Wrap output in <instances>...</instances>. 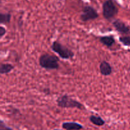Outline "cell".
I'll use <instances>...</instances> for the list:
<instances>
[{
    "mask_svg": "<svg viewBox=\"0 0 130 130\" xmlns=\"http://www.w3.org/2000/svg\"><path fill=\"white\" fill-rule=\"evenodd\" d=\"M54 130H62V129H55Z\"/></svg>",
    "mask_w": 130,
    "mask_h": 130,
    "instance_id": "cell-17",
    "label": "cell"
},
{
    "mask_svg": "<svg viewBox=\"0 0 130 130\" xmlns=\"http://www.w3.org/2000/svg\"><path fill=\"white\" fill-rule=\"evenodd\" d=\"M99 17L97 11L91 6H85L83 8L82 12L80 15V19L83 22H88L97 19Z\"/></svg>",
    "mask_w": 130,
    "mask_h": 130,
    "instance_id": "cell-5",
    "label": "cell"
},
{
    "mask_svg": "<svg viewBox=\"0 0 130 130\" xmlns=\"http://www.w3.org/2000/svg\"><path fill=\"white\" fill-rule=\"evenodd\" d=\"M6 33V29L5 27H3V25L0 26V38H2L5 35V34Z\"/></svg>",
    "mask_w": 130,
    "mask_h": 130,
    "instance_id": "cell-15",
    "label": "cell"
},
{
    "mask_svg": "<svg viewBox=\"0 0 130 130\" xmlns=\"http://www.w3.org/2000/svg\"><path fill=\"white\" fill-rule=\"evenodd\" d=\"M11 15L10 13H1L0 15V24H9L11 20Z\"/></svg>",
    "mask_w": 130,
    "mask_h": 130,
    "instance_id": "cell-12",
    "label": "cell"
},
{
    "mask_svg": "<svg viewBox=\"0 0 130 130\" xmlns=\"http://www.w3.org/2000/svg\"><path fill=\"white\" fill-rule=\"evenodd\" d=\"M15 66L10 63H1L0 65V74L6 75L11 72Z\"/></svg>",
    "mask_w": 130,
    "mask_h": 130,
    "instance_id": "cell-11",
    "label": "cell"
},
{
    "mask_svg": "<svg viewBox=\"0 0 130 130\" xmlns=\"http://www.w3.org/2000/svg\"><path fill=\"white\" fill-rule=\"evenodd\" d=\"M128 70H129V71H130V65H129V68H128Z\"/></svg>",
    "mask_w": 130,
    "mask_h": 130,
    "instance_id": "cell-18",
    "label": "cell"
},
{
    "mask_svg": "<svg viewBox=\"0 0 130 130\" xmlns=\"http://www.w3.org/2000/svg\"><path fill=\"white\" fill-rule=\"evenodd\" d=\"M39 66L46 70H58L60 67L59 58L55 55L46 53L39 57Z\"/></svg>",
    "mask_w": 130,
    "mask_h": 130,
    "instance_id": "cell-1",
    "label": "cell"
},
{
    "mask_svg": "<svg viewBox=\"0 0 130 130\" xmlns=\"http://www.w3.org/2000/svg\"><path fill=\"white\" fill-rule=\"evenodd\" d=\"M100 72L104 76H109L113 72V68L109 62L107 61H102L99 66Z\"/></svg>",
    "mask_w": 130,
    "mask_h": 130,
    "instance_id": "cell-7",
    "label": "cell"
},
{
    "mask_svg": "<svg viewBox=\"0 0 130 130\" xmlns=\"http://www.w3.org/2000/svg\"><path fill=\"white\" fill-rule=\"evenodd\" d=\"M43 92L44 93H45V94H50V90L49 89H44L43 90Z\"/></svg>",
    "mask_w": 130,
    "mask_h": 130,
    "instance_id": "cell-16",
    "label": "cell"
},
{
    "mask_svg": "<svg viewBox=\"0 0 130 130\" xmlns=\"http://www.w3.org/2000/svg\"><path fill=\"white\" fill-rule=\"evenodd\" d=\"M119 9L114 0H105L102 5V14L105 20L110 21L118 14Z\"/></svg>",
    "mask_w": 130,
    "mask_h": 130,
    "instance_id": "cell-3",
    "label": "cell"
},
{
    "mask_svg": "<svg viewBox=\"0 0 130 130\" xmlns=\"http://www.w3.org/2000/svg\"><path fill=\"white\" fill-rule=\"evenodd\" d=\"M90 121L93 124L95 125L96 126H103L105 125V121L99 115H91L89 117Z\"/></svg>",
    "mask_w": 130,
    "mask_h": 130,
    "instance_id": "cell-10",
    "label": "cell"
},
{
    "mask_svg": "<svg viewBox=\"0 0 130 130\" xmlns=\"http://www.w3.org/2000/svg\"><path fill=\"white\" fill-rule=\"evenodd\" d=\"M62 127L65 130H81L84 128L82 124L76 122H63Z\"/></svg>",
    "mask_w": 130,
    "mask_h": 130,
    "instance_id": "cell-8",
    "label": "cell"
},
{
    "mask_svg": "<svg viewBox=\"0 0 130 130\" xmlns=\"http://www.w3.org/2000/svg\"><path fill=\"white\" fill-rule=\"evenodd\" d=\"M99 41L104 45L106 46L107 48H111L116 43V40L114 36L108 35L101 36L99 38Z\"/></svg>",
    "mask_w": 130,
    "mask_h": 130,
    "instance_id": "cell-9",
    "label": "cell"
},
{
    "mask_svg": "<svg viewBox=\"0 0 130 130\" xmlns=\"http://www.w3.org/2000/svg\"><path fill=\"white\" fill-rule=\"evenodd\" d=\"M51 49L63 59H71L74 57V53L58 41H54L51 45Z\"/></svg>",
    "mask_w": 130,
    "mask_h": 130,
    "instance_id": "cell-4",
    "label": "cell"
},
{
    "mask_svg": "<svg viewBox=\"0 0 130 130\" xmlns=\"http://www.w3.org/2000/svg\"><path fill=\"white\" fill-rule=\"evenodd\" d=\"M119 40L123 45L130 47V36H120Z\"/></svg>",
    "mask_w": 130,
    "mask_h": 130,
    "instance_id": "cell-13",
    "label": "cell"
},
{
    "mask_svg": "<svg viewBox=\"0 0 130 130\" xmlns=\"http://www.w3.org/2000/svg\"><path fill=\"white\" fill-rule=\"evenodd\" d=\"M112 25L116 30L121 34H128L130 33V27L120 19L114 20L112 22Z\"/></svg>",
    "mask_w": 130,
    "mask_h": 130,
    "instance_id": "cell-6",
    "label": "cell"
},
{
    "mask_svg": "<svg viewBox=\"0 0 130 130\" xmlns=\"http://www.w3.org/2000/svg\"><path fill=\"white\" fill-rule=\"evenodd\" d=\"M0 130H13L11 127L8 126L3 120L0 121Z\"/></svg>",
    "mask_w": 130,
    "mask_h": 130,
    "instance_id": "cell-14",
    "label": "cell"
},
{
    "mask_svg": "<svg viewBox=\"0 0 130 130\" xmlns=\"http://www.w3.org/2000/svg\"><path fill=\"white\" fill-rule=\"evenodd\" d=\"M58 107L62 108H77L79 110H85L83 104L79 102L76 99L71 98L67 94H63L58 97L57 99Z\"/></svg>",
    "mask_w": 130,
    "mask_h": 130,
    "instance_id": "cell-2",
    "label": "cell"
}]
</instances>
